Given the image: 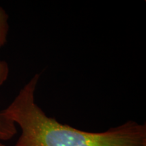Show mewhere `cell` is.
I'll list each match as a JSON object with an SVG mask.
<instances>
[{
    "instance_id": "6da1fadb",
    "label": "cell",
    "mask_w": 146,
    "mask_h": 146,
    "mask_svg": "<svg viewBox=\"0 0 146 146\" xmlns=\"http://www.w3.org/2000/svg\"><path fill=\"white\" fill-rule=\"evenodd\" d=\"M39 79L36 74L1 112L19 126L14 146H146V126L128 121L101 133L87 132L60 123L35 102Z\"/></svg>"
},
{
    "instance_id": "7a4b0ae2",
    "label": "cell",
    "mask_w": 146,
    "mask_h": 146,
    "mask_svg": "<svg viewBox=\"0 0 146 146\" xmlns=\"http://www.w3.org/2000/svg\"><path fill=\"white\" fill-rule=\"evenodd\" d=\"M8 15L3 9L0 7V47H3L7 41L9 31ZM9 68L5 62H0V86L8 77Z\"/></svg>"
},
{
    "instance_id": "3957f363",
    "label": "cell",
    "mask_w": 146,
    "mask_h": 146,
    "mask_svg": "<svg viewBox=\"0 0 146 146\" xmlns=\"http://www.w3.org/2000/svg\"><path fill=\"white\" fill-rule=\"evenodd\" d=\"M17 133L16 124L0 112V141L12 139Z\"/></svg>"
},
{
    "instance_id": "277c9868",
    "label": "cell",
    "mask_w": 146,
    "mask_h": 146,
    "mask_svg": "<svg viewBox=\"0 0 146 146\" xmlns=\"http://www.w3.org/2000/svg\"><path fill=\"white\" fill-rule=\"evenodd\" d=\"M0 146H6L5 145H4V144L2 143V142H1V141H0Z\"/></svg>"
}]
</instances>
